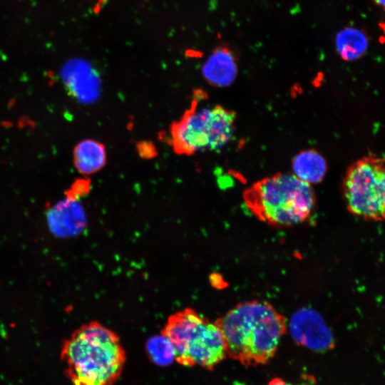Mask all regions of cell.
<instances>
[{
  "mask_svg": "<svg viewBox=\"0 0 385 385\" xmlns=\"http://www.w3.org/2000/svg\"><path fill=\"white\" fill-rule=\"evenodd\" d=\"M194 97L190 108L170 126L171 145L179 155L222 148L234 135L233 111L220 105L200 106V94Z\"/></svg>",
  "mask_w": 385,
  "mask_h": 385,
  "instance_id": "obj_5",
  "label": "cell"
},
{
  "mask_svg": "<svg viewBox=\"0 0 385 385\" xmlns=\"http://www.w3.org/2000/svg\"><path fill=\"white\" fill-rule=\"evenodd\" d=\"M385 11V0H374Z\"/></svg>",
  "mask_w": 385,
  "mask_h": 385,
  "instance_id": "obj_14",
  "label": "cell"
},
{
  "mask_svg": "<svg viewBox=\"0 0 385 385\" xmlns=\"http://www.w3.org/2000/svg\"><path fill=\"white\" fill-rule=\"evenodd\" d=\"M237 73V61L234 51L228 46L216 48L202 67V74L215 86L230 85Z\"/></svg>",
  "mask_w": 385,
  "mask_h": 385,
  "instance_id": "obj_8",
  "label": "cell"
},
{
  "mask_svg": "<svg viewBox=\"0 0 385 385\" xmlns=\"http://www.w3.org/2000/svg\"><path fill=\"white\" fill-rule=\"evenodd\" d=\"M74 165L83 175L101 170L106 163V151L103 143L93 139L79 143L74 149Z\"/></svg>",
  "mask_w": 385,
  "mask_h": 385,
  "instance_id": "obj_9",
  "label": "cell"
},
{
  "mask_svg": "<svg viewBox=\"0 0 385 385\" xmlns=\"http://www.w3.org/2000/svg\"><path fill=\"white\" fill-rule=\"evenodd\" d=\"M267 385H308V384H294L292 383L286 381L285 380L280 378H274L271 381H269Z\"/></svg>",
  "mask_w": 385,
  "mask_h": 385,
  "instance_id": "obj_13",
  "label": "cell"
},
{
  "mask_svg": "<svg viewBox=\"0 0 385 385\" xmlns=\"http://www.w3.org/2000/svg\"><path fill=\"white\" fill-rule=\"evenodd\" d=\"M342 194L348 210L366 220H385V155L369 153L347 168Z\"/></svg>",
  "mask_w": 385,
  "mask_h": 385,
  "instance_id": "obj_6",
  "label": "cell"
},
{
  "mask_svg": "<svg viewBox=\"0 0 385 385\" xmlns=\"http://www.w3.org/2000/svg\"><path fill=\"white\" fill-rule=\"evenodd\" d=\"M148 353L154 363L165 365L174 359L173 351L169 342L161 334L152 339L147 345Z\"/></svg>",
  "mask_w": 385,
  "mask_h": 385,
  "instance_id": "obj_12",
  "label": "cell"
},
{
  "mask_svg": "<svg viewBox=\"0 0 385 385\" xmlns=\"http://www.w3.org/2000/svg\"><path fill=\"white\" fill-rule=\"evenodd\" d=\"M161 334L171 345L174 359L185 366L210 370L227 356L224 337L216 323L192 308L171 314Z\"/></svg>",
  "mask_w": 385,
  "mask_h": 385,
  "instance_id": "obj_4",
  "label": "cell"
},
{
  "mask_svg": "<svg viewBox=\"0 0 385 385\" xmlns=\"http://www.w3.org/2000/svg\"><path fill=\"white\" fill-rule=\"evenodd\" d=\"M335 44L341 58L345 61H352L364 54L368 47V39L362 31L348 27L338 32Z\"/></svg>",
  "mask_w": 385,
  "mask_h": 385,
  "instance_id": "obj_11",
  "label": "cell"
},
{
  "mask_svg": "<svg viewBox=\"0 0 385 385\" xmlns=\"http://www.w3.org/2000/svg\"><path fill=\"white\" fill-rule=\"evenodd\" d=\"M227 355L246 366L267 364L286 331L284 317L264 301L242 302L215 322Z\"/></svg>",
  "mask_w": 385,
  "mask_h": 385,
  "instance_id": "obj_1",
  "label": "cell"
},
{
  "mask_svg": "<svg viewBox=\"0 0 385 385\" xmlns=\"http://www.w3.org/2000/svg\"><path fill=\"white\" fill-rule=\"evenodd\" d=\"M293 174L309 184L321 182L327 173V165L324 158L317 150H305L298 153L292 160Z\"/></svg>",
  "mask_w": 385,
  "mask_h": 385,
  "instance_id": "obj_10",
  "label": "cell"
},
{
  "mask_svg": "<svg viewBox=\"0 0 385 385\" xmlns=\"http://www.w3.org/2000/svg\"><path fill=\"white\" fill-rule=\"evenodd\" d=\"M290 332L299 344L316 351L333 347L332 334L322 317L311 309H302L293 314Z\"/></svg>",
  "mask_w": 385,
  "mask_h": 385,
  "instance_id": "obj_7",
  "label": "cell"
},
{
  "mask_svg": "<svg viewBox=\"0 0 385 385\" xmlns=\"http://www.w3.org/2000/svg\"><path fill=\"white\" fill-rule=\"evenodd\" d=\"M61 357L73 385H114L126 361L118 335L98 321L76 329L64 341Z\"/></svg>",
  "mask_w": 385,
  "mask_h": 385,
  "instance_id": "obj_2",
  "label": "cell"
},
{
  "mask_svg": "<svg viewBox=\"0 0 385 385\" xmlns=\"http://www.w3.org/2000/svg\"><path fill=\"white\" fill-rule=\"evenodd\" d=\"M243 200L256 217L278 227L304 222L316 205L312 185L293 173H277L253 183L245 190Z\"/></svg>",
  "mask_w": 385,
  "mask_h": 385,
  "instance_id": "obj_3",
  "label": "cell"
}]
</instances>
